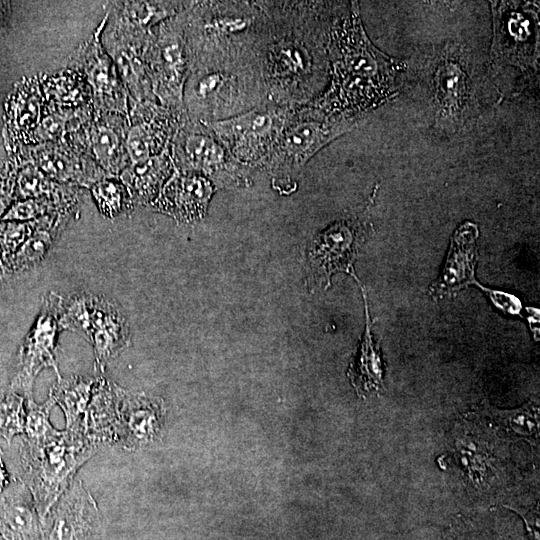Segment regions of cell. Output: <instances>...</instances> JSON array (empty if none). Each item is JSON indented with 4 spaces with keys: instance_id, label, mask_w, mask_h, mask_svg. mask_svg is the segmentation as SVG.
I'll return each instance as SVG.
<instances>
[{
    "instance_id": "obj_1",
    "label": "cell",
    "mask_w": 540,
    "mask_h": 540,
    "mask_svg": "<svg viewBox=\"0 0 540 540\" xmlns=\"http://www.w3.org/2000/svg\"><path fill=\"white\" fill-rule=\"evenodd\" d=\"M327 50L330 85L309 105L331 115L358 118L398 93V78L404 64L373 45L357 2L335 23Z\"/></svg>"
},
{
    "instance_id": "obj_2",
    "label": "cell",
    "mask_w": 540,
    "mask_h": 540,
    "mask_svg": "<svg viewBox=\"0 0 540 540\" xmlns=\"http://www.w3.org/2000/svg\"><path fill=\"white\" fill-rule=\"evenodd\" d=\"M269 24L266 4L204 2L186 15L185 34L191 66L255 64Z\"/></svg>"
},
{
    "instance_id": "obj_3",
    "label": "cell",
    "mask_w": 540,
    "mask_h": 540,
    "mask_svg": "<svg viewBox=\"0 0 540 540\" xmlns=\"http://www.w3.org/2000/svg\"><path fill=\"white\" fill-rule=\"evenodd\" d=\"M281 6L278 20L267 5L269 24L258 48L257 66L267 103L297 107L314 88L318 72L315 45L303 22Z\"/></svg>"
},
{
    "instance_id": "obj_4",
    "label": "cell",
    "mask_w": 540,
    "mask_h": 540,
    "mask_svg": "<svg viewBox=\"0 0 540 540\" xmlns=\"http://www.w3.org/2000/svg\"><path fill=\"white\" fill-rule=\"evenodd\" d=\"M83 429H67L44 441L23 438L19 447L21 481L40 514L67 490L76 470L95 452Z\"/></svg>"
},
{
    "instance_id": "obj_5",
    "label": "cell",
    "mask_w": 540,
    "mask_h": 540,
    "mask_svg": "<svg viewBox=\"0 0 540 540\" xmlns=\"http://www.w3.org/2000/svg\"><path fill=\"white\" fill-rule=\"evenodd\" d=\"M296 107L263 103L238 115L205 123L242 165H264Z\"/></svg>"
},
{
    "instance_id": "obj_6",
    "label": "cell",
    "mask_w": 540,
    "mask_h": 540,
    "mask_svg": "<svg viewBox=\"0 0 540 540\" xmlns=\"http://www.w3.org/2000/svg\"><path fill=\"white\" fill-rule=\"evenodd\" d=\"M357 124L358 118L331 115L309 104L296 107L263 166L274 170L298 169Z\"/></svg>"
},
{
    "instance_id": "obj_7",
    "label": "cell",
    "mask_w": 540,
    "mask_h": 540,
    "mask_svg": "<svg viewBox=\"0 0 540 540\" xmlns=\"http://www.w3.org/2000/svg\"><path fill=\"white\" fill-rule=\"evenodd\" d=\"M177 16L163 22L147 48L145 68L153 93L168 108H180L184 86L191 67L185 34V21Z\"/></svg>"
},
{
    "instance_id": "obj_8",
    "label": "cell",
    "mask_w": 540,
    "mask_h": 540,
    "mask_svg": "<svg viewBox=\"0 0 540 540\" xmlns=\"http://www.w3.org/2000/svg\"><path fill=\"white\" fill-rule=\"evenodd\" d=\"M63 303V298L54 292L45 297L34 326L20 347L17 371L9 390L27 399H32L33 383L43 368H54L60 377L55 361V350L58 332L63 329L61 325Z\"/></svg>"
},
{
    "instance_id": "obj_9",
    "label": "cell",
    "mask_w": 540,
    "mask_h": 540,
    "mask_svg": "<svg viewBox=\"0 0 540 540\" xmlns=\"http://www.w3.org/2000/svg\"><path fill=\"white\" fill-rule=\"evenodd\" d=\"M366 228V221L351 218L339 220L321 231L309 250L312 276L328 285L336 272L345 271L355 276L352 262Z\"/></svg>"
},
{
    "instance_id": "obj_10",
    "label": "cell",
    "mask_w": 540,
    "mask_h": 540,
    "mask_svg": "<svg viewBox=\"0 0 540 540\" xmlns=\"http://www.w3.org/2000/svg\"><path fill=\"white\" fill-rule=\"evenodd\" d=\"M171 159L180 173L231 172L239 164L205 123L193 120L176 130Z\"/></svg>"
},
{
    "instance_id": "obj_11",
    "label": "cell",
    "mask_w": 540,
    "mask_h": 540,
    "mask_svg": "<svg viewBox=\"0 0 540 540\" xmlns=\"http://www.w3.org/2000/svg\"><path fill=\"white\" fill-rule=\"evenodd\" d=\"M478 226L466 221L451 236L443 270L430 286V294L443 298L464 287L477 284L474 274L477 261Z\"/></svg>"
},
{
    "instance_id": "obj_12",
    "label": "cell",
    "mask_w": 540,
    "mask_h": 540,
    "mask_svg": "<svg viewBox=\"0 0 540 540\" xmlns=\"http://www.w3.org/2000/svg\"><path fill=\"white\" fill-rule=\"evenodd\" d=\"M212 192L205 177L177 171L153 204L177 220L189 222L205 213Z\"/></svg>"
},
{
    "instance_id": "obj_13",
    "label": "cell",
    "mask_w": 540,
    "mask_h": 540,
    "mask_svg": "<svg viewBox=\"0 0 540 540\" xmlns=\"http://www.w3.org/2000/svg\"><path fill=\"white\" fill-rule=\"evenodd\" d=\"M433 74V93L440 116L460 118L471 100V79L464 62L447 51L439 59Z\"/></svg>"
},
{
    "instance_id": "obj_14",
    "label": "cell",
    "mask_w": 540,
    "mask_h": 540,
    "mask_svg": "<svg viewBox=\"0 0 540 540\" xmlns=\"http://www.w3.org/2000/svg\"><path fill=\"white\" fill-rule=\"evenodd\" d=\"M37 166L55 182L90 188L96 182L110 177L94 160L75 156L67 148L51 142L38 146L34 157Z\"/></svg>"
},
{
    "instance_id": "obj_15",
    "label": "cell",
    "mask_w": 540,
    "mask_h": 540,
    "mask_svg": "<svg viewBox=\"0 0 540 540\" xmlns=\"http://www.w3.org/2000/svg\"><path fill=\"white\" fill-rule=\"evenodd\" d=\"M121 116H103L88 132V144L94 162L110 177L120 175L128 166L124 124Z\"/></svg>"
},
{
    "instance_id": "obj_16",
    "label": "cell",
    "mask_w": 540,
    "mask_h": 540,
    "mask_svg": "<svg viewBox=\"0 0 540 540\" xmlns=\"http://www.w3.org/2000/svg\"><path fill=\"white\" fill-rule=\"evenodd\" d=\"M31 493L19 479L0 492V538L34 540L35 527Z\"/></svg>"
},
{
    "instance_id": "obj_17",
    "label": "cell",
    "mask_w": 540,
    "mask_h": 540,
    "mask_svg": "<svg viewBox=\"0 0 540 540\" xmlns=\"http://www.w3.org/2000/svg\"><path fill=\"white\" fill-rule=\"evenodd\" d=\"M173 168L171 154L165 150L144 162L128 164L119 179L128 190L133 205L145 204L159 194Z\"/></svg>"
},
{
    "instance_id": "obj_18",
    "label": "cell",
    "mask_w": 540,
    "mask_h": 540,
    "mask_svg": "<svg viewBox=\"0 0 540 540\" xmlns=\"http://www.w3.org/2000/svg\"><path fill=\"white\" fill-rule=\"evenodd\" d=\"M176 121L165 111L131 126L126 132L125 147L130 163H140L165 150Z\"/></svg>"
},
{
    "instance_id": "obj_19",
    "label": "cell",
    "mask_w": 540,
    "mask_h": 540,
    "mask_svg": "<svg viewBox=\"0 0 540 540\" xmlns=\"http://www.w3.org/2000/svg\"><path fill=\"white\" fill-rule=\"evenodd\" d=\"M84 70L95 98L106 106V109L120 113L126 110L125 91L119 82L116 66L98 45L88 48Z\"/></svg>"
},
{
    "instance_id": "obj_20",
    "label": "cell",
    "mask_w": 540,
    "mask_h": 540,
    "mask_svg": "<svg viewBox=\"0 0 540 540\" xmlns=\"http://www.w3.org/2000/svg\"><path fill=\"white\" fill-rule=\"evenodd\" d=\"M365 303L366 326L356 358L347 375L359 396L378 392L383 383V361L380 350L373 341L366 291L362 288Z\"/></svg>"
},
{
    "instance_id": "obj_21",
    "label": "cell",
    "mask_w": 540,
    "mask_h": 540,
    "mask_svg": "<svg viewBox=\"0 0 540 540\" xmlns=\"http://www.w3.org/2000/svg\"><path fill=\"white\" fill-rule=\"evenodd\" d=\"M71 212L48 214L38 219V226L12 257L8 270L22 272L40 264L69 220Z\"/></svg>"
},
{
    "instance_id": "obj_22",
    "label": "cell",
    "mask_w": 540,
    "mask_h": 540,
    "mask_svg": "<svg viewBox=\"0 0 540 540\" xmlns=\"http://www.w3.org/2000/svg\"><path fill=\"white\" fill-rule=\"evenodd\" d=\"M71 185L53 181L33 163L26 164L15 175L14 199L46 198L57 204L73 208L76 192Z\"/></svg>"
},
{
    "instance_id": "obj_23",
    "label": "cell",
    "mask_w": 540,
    "mask_h": 540,
    "mask_svg": "<svg viewBox=\"0 0 540 540\" xmlns=\"http://www.w3.org/2000/svg\"><path fill=\"white\" fill-rule=\"evenodd\" d=\"M122 413L125 416L127 441L141 444L149 440L157 428V405L146 397L133 396L120 388Z\"/></svg>"
},
{
    "instance_id": "obj_24",
    "label": "cell",
    "mask_w": 540,
    "mask_h": 540,
    "mask_svg": "<svg viewBox=\"0 0 540 540\" xmlns=\"http://www.w3.org/2000/svg\"><path fill=\"white\" fill-rule=\"evenodd\" d=\"M95 382L96 379L58 377L57 384L51 389L50 398L63 409L67 429L83 428L77 422L93 395Z\"/></svg>"
},
{
    "instance_id": "obj_25",
    "label": "cell",
    "mask_w": 540,
    "mask_h": 540,
    "mask_svg": "<svg viewBox=\"0 0 540 540\" xmlns=\"http://www.w3.org/2000/svg\"><path fill=\"white\" fill-rule=\"evenodd\" d=\"M90 190L100 213L105 217L114 218L133 206L124 184L113 177L96 182Z\"/></svg>"
},
{
    "instance_id": "obj_26",
    "label": "cell",
    "mask_w": 540,
    "mask_h": 540,
    "mask_svg": "<svg viewBox=\"0 0 540 540\" xmlns=\"http://www.w3.org/2000/svg\"><path fill=\"white\" fill-rule=\"evenodd\" d=\"M25 420L24 397L11 390L0 394V437L10 444L16 435L24 433Z\"/></svg>"
},
{
    "instance_id": "obj_27",
    "label": "cell",
    "mask_w": 540,
    "mask_h": 540,
    "mask_svg": "<svg viewBox=\"0 0 540 540\" xmlns=\"http://www.w3.org/2000/svg\"><path fill=\"white\" fill-rule=\"evenodd\" d=\"M177 5L155 2H132L125 5L123 15L130 26L149 29L159 21L175 16Z\"/></svg>"
},
{
    "instance_id": "obj_28",
    "label": "cell",
    "mask_w": 540,
    "mask_h": 540,
    "mask_svg": "<svg viewBox=\"0 0 540 540\" xmlns=\"http://www.w3.org/2000/svg\"><path fill=\"white\" fill-rule=\"evenodd\" d=\"M68 208L46 198H31L15 202L0 221L28 222L48 214L71 212Z\"/></svg>"
},
{
    "instance_id": "obj_29",
    "label": "cell",
    "mask_w": 540,
    "mask_h": 540,
    "mask_svg": "<svg viewBox=\"0 0 540 540\" xmlns=\"http://www.w3.org/2000/svg\"><path fill=\"white\" fill-rule=\"evenodd\" d=\"M38 226V219L28 222L0 221V255L8 269V265Z\"/></svg>"
},
{
    "instance_id": "obj_30",
    "label": "cell",
    "mask_w": 540,
    "mask_h": 540,
    "mask_svg": "<svg viewBox=\"0 0 540 540\" xmlns=\"http://www.w3.org/2000/svg\"><path fill=\"white\" fill-rule=\"evenodd\" d=\"M54 401L49 399L42 405L28 399V411L26 413L25 429L26 437L30 441H44L52 438L61 431L55 430L49 423V414Z\"/></svg>"
},
{
    "instance_id": "obj_31",
    "label": "cell",
    "mask_w": 540,
    "mask_h": 540,
    "mask_svg": "<svg viewBox=\"0 0 540 540\" xmlns=\"http://www.w3.org/2000/svg\"><path fill=\"white\" fill-rule=\"evenodd\" d=\"M68 117L61 114H51L40 120L35 127V138L40 142H52L59 140L63 135Z\"/></svg>"
},
{
    "instance_id": "obj_32",
    "label": "cell",
    "mask_w": 540,
    "mask_h": 540,
    "mask_svg": "<svg viewBox=\"0 0 540 540\" xmlns=\"http://www.w3.org/2000/svg\"><path fill=\"white\" fill-rule=\"evenodd\" d=\"M20 103L17 109L16 122L20 129H27L39 124L40 98L38 94H29Z\"/></svg>"
},
{
    "instance_id": "obj_33",
    "label": "cell",
    "mask_w": 540,
    "mask_h": 540,
    "mask_svg": "<svg viewBox=\"0 0 540 540\" xmlns=\"http://www.w3.org/2000/svg\"><path fill=\"white\" fill-rule=\"evenodd\" d=\"M15 175L9 173L0 188V220L11 206L14 199Z\"/></svg>"
},
{
    "instance_id": "obj_34",
    "label": "cell",
    "mask_w": 540,
    "mask_h": 540,
    "mask_svg": "<svg viewBox=\"0 0 540 540\" xmlns=\"http://www.w3.org/2000/svg\"><path fill=\"white\" fill-rule=\"evenodd\" d=\"M484 290L486 292H489V296L495 305L509 313L515 314L517 313L519 308H521V304H519L518 299H516L514 296H510L502 292L492 291L489 289Z\"/></svg>"
},
{
    "instance_id": "obj_35",
    "label": "cell",
    "mask_w": 540,
    "mask_h": 540,
    "mask_svg": "<svg viewBox=\"0 0 540 540\" xmlns=\"http://www.w3.org/2000/svg\"><path fill=\"white\" fill-rule=\"evenodd\" d=\"M510 509L515 510L524 520L526 523L527 530L532 538V540H539V534H538V526H539V519H538V512H528L523 511L520 509H515L512 507H509Z\"/></svg>"
},
{
    "instance_id": "obj_36",
    "label": "cell",
    "mask_w": 540,
    "mask_h": 540,
    "mask_svg": "<svg viewBox=\"0 0 540 540\" xmlns=\"http://www.w3.org/2000/svg\"><path fill=\"white\" fill-rule=\"evenodd\" d=\"M10 482L9 474L3 462L2 452L0 450V492L3 491Z\"/></svg>"
},
{
    "instance_id": "obj_37",
    "label": "cell",
    "mask_w": 540,
    "mask_h": 540,
    "mask_svg": "<svg viewBox=\"0 0 540 540\" xmlns=\"http://www.w3.org/2000/svg\"><path fill=\"white\" fill-rule=\"evenodd\" d=\"M9 172L5 167H0V188L2 184L4 183L6 177L8 176Z\"/></svg>"
},
{
    "instance_id": "obj_38",
    "label": "cell",
    "mask_w": 540,
    "mask_h": 540,
    "mask_svg": "<svg viewBox=\"0 0 540 540\" xmlns=\"http://www.w3.org/2000/svg\"><path fill=\"white\" fill-rule=\"evenodd\" d=\"M7 270H8V269H7V267H6L5 263H4V261H3L2 257H1V255H0V282H1V280L3 279V276H4V274H5V272H6Z\"/></svg>"
},
{
    "instance_id": "obj_39",
    "label": "cell",
    "mask_w": 540,
    "mask_h": 540,
    "mask_svg": "<svg viewBox=\"0 0 540 540\" xmlns=\"http://www.w3.org/2000/svg\"><path fill=\"white\" fill-rule=\"evenodd\" d=\"M0 540H4V539L0 538Z\"/></svg>"
}]
</instances>
